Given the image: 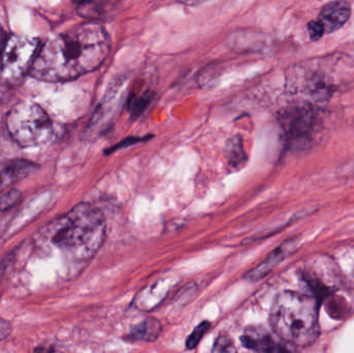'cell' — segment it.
<instances>
[{"instance_id":"6da1fadb","label":"cell","mask_w":354,"mask_h":353,"mask_svg":"<svg viewBox=\"0 0 354 353\" xmlns=\"http://www.w3.org/2000/svg\"><path fill=\"white\" fill-rule=\"evenodd\" d=\"M110 49L109 35L103 26L82 23L47 39L39 48L30 74L47 82L73 80L100 68Z\"/></svg>"},{"instance_id":"7a4b0ae2","label":"cell","mask_w":354,"mask_h":353,"mask_svg":"<svg viewBox=\"0 0 354 353\" xmlns=\"http://www.w3.org/2000/svg\"><path fill=\"white\" fill-rule=\"evenodd\" d=\"M106 238L103 213L89 203H80L43 228L39 240L71 260L93 258Z\"/></svg>"},{"instance_id":"3957f363","label":"cell","mask_w":354,"mask_h":353,"mask_svg":"<svg viewBox=\"0 0 354 353\" xmlns=\"http://www.w3.org/2000/svg\"><path fill=\"white\" fill-rule=\"evenodd\" d=\"M270 323L285 343L308 347L319 336L317 300L299 292H283L272 304Z\"/></svg>"},{"instance_id":"277c9868","label":"cell","mask_w":354,"mask_h":353,"mask_svg":"<svg viewBox=\"0 0 354 353\" xmlns=\"http://www.w3.org/2000/svg\"><path fill=\"white\" fill-rule=\"evenodd\" d=\"M6 126L12 140L21 147H37L49 142L53 124L47 112L35 103L20 102L12 108Z\"/></svg>"},{"instance_id":"5b68a950","label":"cell","mask_w":354,"mask_h":353,"mask_svg":"<svg viewBox=\"0 0 354 353\" xmlns=\"http://www.w3.org/2000/svg\"><path fill=\"white\" fill-rule=\"evenodd\" d=\"M41 43L35 37L10 35L2 50L1 73L10 82H18L30 72Z\"/></svg>"},{"instance_id":"8992f818","label":"cell","mask_w":354,"mask_h":353,"mask_svg":"<svg viewBox=\"0 0 354 353\" xmlns=\"http://www.w3.org/2000/svg\"><path fill=\"white\" fill-rule=\"evenodd\" d=\"M315 115L309 106L289 108L281 115L287 141L291 146H305L314 128Z\"/></svg>"},{"instance_id":"52a82bcc","label":"cell","mask_w":354,"mask_h":353,"mask_svg":"<svg viewBox=\"0 0 354 353\" xmlns=\"http://www.w3.org/2000/svg\"><path fill=\"white\" fill-rule=\"evenodd\" d=\"M351 3L346 0H334L328 2L320 10L318 21L324 27V32L332 33L340 29L351 16Z\"/></svg>"},{"instance_id":"ba28073f","label":"cell","mask_w":354,"mask_h":353,"mask_svg":"<svg viewBox=\"0 0 354 353\" xmlns=\"http://www.w3.org/2000/svg\"><path fill=\"white\" fill-rule=\"evenodd\" d=\"M241 341L245 348L254 352H280L288 350V348L278 343L266 330L261 327H248L241 336Z\"/></svg>"},{"instance_id":"9c48e42d","label":"cell","mask_w":354,"mask_h":353,"mask_svg":"<svg viewBox=\"0 0 354 353\" xmlns=\"http://www.w3.org/2000/svg\"><path fill=\"white\" fill-rule=\"evenodd\" d=\"M35 169H37V165L26 160L10 162L0 171V184L2 187L10 186L30 175Z\"/></svg>"},{"instance_id":"30bf717a","label":"cell","mask_w":354,"mask_h":353,"mask_svg":"<svg viewBox=\"0 0 354 353\" xmlns=\"http://www.w3.org/2000/svg\"><path fill=\"white\" fill-rule=\"evenodd\" d=\"M292 248L293 245L291 242L283 244L282 246L279 247L277 250H274L261 265H258L255 269L245 274L243 278L249 282H255L258 281V280H261L262 278L266 277L281 260H283L288 253H290Z\"/></svg>"},{"instance_id":"8fae6325","label":"cell","mask_w":354,"mask_h":353,"mask_svg":"<svg viewBox=\"0 0 354 353\" xmlns=\"http://www.w3.org/2000/svg\"><path fill=\"white\" fill-rule=\"evenodd\" d=\"M162 332V325L159 321L155 318H149L133 327L129 334L128 339L133 341H155Z\"/></svg>"},{"instance_id":"7c38bea8","label":"cell","mask_w":354,"mask_h":353,"mask_svg":"<svg viewBox=\"0 0 354 353\" xmlns=\"http://www.w3.org/2000/svg\"><path fill=\"white\" fill-rule=\"evenodd\" d=\"M225 157L229 165L235 169L241 167L247 161V153L243 149L241 137H232L230 140L227 141Z\"/></svg>"},{"instance_id":"4fadbf2b","label":"cell","mask_w":354,"mask_h":353,"mask_svg":"<svg viewBox=\"0 0 354 353\" xmlns=\"http://www.w3.org/2000/svg\"><path fill=\"white\" fill-rule=\"evenodd\" d=\"M209 327L210 323L208 321H203V323H200L198 327H195V330L192 332L191 335L187 338V343H185L187 350H193L199 344V342L201 341L202 338L205 335Z\"/></svg>"},{"instance_id":"5bb4252c","label":"cell","mask_w":354,"mask_h":353,"mask_svg":"<svg viewBox=\"0 0 354 353\" xmlns=\"http://www.w3.org/2000/svg\"><path fill=\"white\" fill-rule=\"evenodd\" d=\"M22 199L20 191L10 190L0 198V211H4L18 204Z\"/></svg>"},{"instance_id":"9a60e30c","label":"cell","mask_w":354,"mask_h":353,"mask_svg":"<svg viewBox=\"0 0 354 353\" xmlns=\"http://www.w3.org/2000/svg\"><path fill=\"white\" fill-rule=\"evenodd\" d=\"M212 352H234V346L228 336H220L214 343Z\"/></svg>"},{"instance_id":"2e32d148","label":"cell","mask_w":354,"mask_h":353,"mask_svg":"<svg viewBox=\"0 0 354 353\" xmlns=\"http://www.w3.org/2000/svg\"><path fill=\"white\" fill-rule=\"evenodd\" d=\"M308 32H309L310 37L312 41H319L326 32H324V27L320 24L319 21H311L308 24Z\"/></svg>"},{"instance_id":"e0dca14e","label":"cell","mask_w":354,"mask_h":353,"mask_svg":"<svg viewBox=\"0 0 354 353\" xmlns=\"http://www.w3.org/2000/svg\"><path fill=\"white\" fill-rule=\"evenodd\" d=\"M12 327L8 321L0 317V341L6 340L12 333Z\"/></svg>"},{"instance_id":"ac0fdd59","label":"cell","mask_w":354,"mask_h":353,"mask_svg":"<svg viewBox=\"0 0 354 353\" xmlns=\"http://www.w3.org/2000/svg\"><path fill=\"white\" fill-rule=\"evenodd\" d=\"M105 1H108V0H74V2H76V3L78 4L80 10H83V8H93V6Z\"/></svg>"},{"instance_id":"d6986e66","label":"cell","mask_w":354,"mask_h":353,"mask_svg":"<svg viewBox=\"0 0 354 353\" xmlns=\"http://www.w3.org/2000/svg\"><path fill=\"white\" fill-rule=\"evenodd\" d=\"M143 139L142 138H128V139H126V140H124L122 141V143H120V144H118L116 145L115 147H114V149H110V151H113L114 149H120V147H126V146H128V145H130V144H133V143H137V142H140V141H142Z\"/></svg>"},{"instance_id":"ffe728a7","label":"cell","mask_w":354,"mask_h":353,"mask_svg":"<svg viewBox=\"0 0 354 353\" xmlns=\"http://www.w3.org/2000/svg\"><path fill=\"white\" fill-rule=\"evenodd\" d=\"M6 39H8V37H6V31L0 26V55H1L4 45H6Z\"/></svg>"},{"instance_id":"44dd1931","label":"cell","mask_w":354,"mask_h":353,"mask_svg":"<svg viewBox=\"0 0 354 353\" xmlns=\"http://www.w3.org/2000/svg\"><path fill=\"white\" fill-rule=\"evenodd\" d=\"M207 1V0H178L180 3L185 4V6H197V4L202 3V2Z\"/></svg>"}]
</instances>
